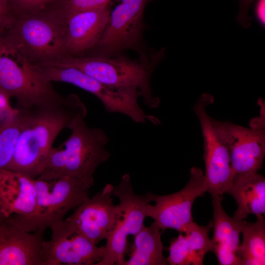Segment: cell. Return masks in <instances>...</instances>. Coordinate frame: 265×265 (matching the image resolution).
Segmentation results:
<instances>
[{"instance_id": "obj_1", "label": "cell", "mask_w": 265, "mask_h": 265, "mask_svg": "<svg viewBox=\"0 0 265 265\" xmlns=\"http://www.w3.org/2000/svg\"><path fill=\"white\" fill-rule=\"evenodd\" d=\"M20 110L25 114V122L7 169L34 180L58 134L79 116L85 117L87 110L79 96L71 94L54 104Z\"/></svg>"}, {"instance_id": "obj_2", "label": "cell", "mask_w": 265, "mask_h": 265, "mask_svg": "<svg viewBox=\"0 0 265 265\" xmlns=\"http://www.w3.org/2000/svg\"><path fill=\"white\" fill-rule=\"evenodd\" d=\"M164 50L131 59L121 54L109 56H69L48 64L77 68L109 86L138 91L143 104L149 108L159 106L160 100L153 96L151 78L156 66L163 57Z\"/></svg>"}, {"instance_id": "obj_3", "label": "cell", "mask_w": 265, "mask_h": 265, "mask_svg": "<svg viewBox=\"0 0 265 265\" xmlns=\"http://www.w3.org/2000/svg\"><path fill=\"white\" fill-rule=\"evenodd\" d=\"M36 205L28 216L12 215L7 218L21 230L32 232L38 229L51 230L59 226L66 214L89 198L94 184L84 180L43 171L34 180Z\"/></svg>"}, {"instance_id": "obj_4", "label": "cell", "mask_w": 265, "mask_h": 265, "mask_svg": "<svg viewBox=\"0 0 265 265\" xmlns=\"http://www.w3.org/2000/svg\"><path fill=\"white\" fill-rule=\"evenodd\" d=\"M85 118L79 116L69 126L71 133L62 145L65 149L53 147L40 173L51 172L81 179L94 185L96 169L110 156L106 147L109 138L102 128L89 127Z\"/></svg>"}, {"instance_id": "obj_5", "label": "cell", "mask_w": 265, "mask_h": 265, "mask_svg": "<svg viewBox=\"0 0 265 265\" xmlns=\"http://www.w3.org/2000/svg\"><path fill=\"white\" fill-rule=\"evenodd\" d=\"M3 40L32 64H50L69 57L62 24L46 10L15 16Z\"/></svg>"}, {"instance_id": "obj_6", "label": "cell", "mask_w": 265, "mask_h": 265, "mask_svg": "<svg viewBox=\"0 0 265 265\" xmlns=\"http://www.w3.org/2000/svg\"><path fill=\"white\" fill-rule=\"evenodd\" d=\"M0 89L15 97V108L23 110L55 103L64 97L52 82L37 77L29 62L4 43L0 52Z\"/></svg>"}, {"instance_id": "obj_7", "label": "cell", "mask_w": 265, "mask_h": 265, "mask_svg": "<svg viewBox=\"0 0 265 265\" xmlns=\"http://www.w3.org/2000/svg\"><path fill=\"white\" fill-rule=\"evenodd\" d=\"M106 186L110 195L118 198L120 213L106 239L105 255L96 265H124L127 238L136 235L144 226L146 207L150 201L147 193L142 195L134 193L129 174L123 175L117 186Z\"/></svg>"}, {"instance_id": "obj_8", "label": "cell", "mask_w": 265, "mask_h": 265, "mask_svg": "<svg viewBox=\"0 0 265 265\" xmlns=\"http://www.w3.org/2000/svg\"><path fill=\"white\" fill-rule=\"evenodd\" d=\"M147 0H110L109 21L96 47L87 55L109 56L124 51L141 54L144 28V12Z\"/></svg>"}, {"instance_id": "obj_9", "label": "cell", "mask_w": 265, "mask_h": 265, "mask_svg": "<svg viewBox=\"0 0 265 265\" xmlns=\"http://www.w3.org/2000/svg\"><path fill=\"white\" fill-rule=\"evenodd\" d=\"M259 103L260 115L251 121L249 127L212 118L229 150L234 180L258 172L263 166L265 156V112L264 103L261 101Z\"/></svg>"}, {"instance_id": "obj_10", "label": "cell", "mask_w": 265, "mask_h": 265, "mask_svg": "<svg viewBox=\"0 0 265 265\" xmlns=\"http://www.w3.org/2000/svg\"><path fill=\"white\" fill-rule=\"evenodd\" d=\"M213 101L212 96L203 94L194 105L193 110L198 119L203 139L205 176L208 191L211 196L227 193L234 180L228 147L215 127L207 107Z\"/></svg>"}, {"instance_id": "obj_11", "label": "cell", "mask_w": 265, "mask_h": 265, "mask_svg": "<svg viewBox=\"0 0 265 265\" xmlns=\"http://www.w3.org/2000/svg\"><path fill=\"white\" fill-rule=\"evenodd\" d=\"M208 191L204 173L198 167H192L185 187L179 191L164 195L148 192L150 202L146 207V216L152 218L161 230L174 229L183 233L193 221L192 208L195 200Z\"/></svg>"}, {"instance_id": "obj_12", "label": "cell", "mask_w": 265, "mask_h": 265, "mask_svg": "<svg viewBox=\"0 0 265 265\" xmlns=\"http://www.w3.org/2000/svg\"><path fill=\"white\" fill-rule=\"evenodd\" d=\"M30 67L34 74L44 81L69 83L92 93L108 113L126 115L133 107L134 97L131 90L106 85L77 68L31 64Z\"/></svg>"}, {"instance_id": "obj_13", "label": "cell", "mask_w": 265, "mask_h": 265, "mask_svg": "<svg viewBox=\"0 0 265 265\" xmlns=\"http://www.w3.org/2000/svg\"><path fill=\"white\" fill-rule=\"evenodd\" d=\"M112 196L106 186L78 206L64 219L61 226L71 233L83 236L97 245L106 239L114 228L119 216V205H114Z\"/></svg>"}, {"instance_id": "obj_14", "label": "cell", "mask_w": 265, "mask_h": 265, "mask_svg": "<svg viewBox=\"0 0 265 265\" xmlns=\"http://www.w3.org/2000/svg\"><path fill=\"white\" fill-rule=\"evenodd\" d=\"M109 18L108 3L104 6L70 13L59 20L69 56H83L98 45Z\"/></svg>"}, {"instance_id": "obj_15", "label": "cell", "mask_w": 265, "mask_h": 265, "mask_svg": "<svg viewBox=\"0 0 265 265\" xmlns=\"http://www.w3.org/2000/svg\"><path fill=\"white\" fill-rule=\"evenodd\" d=\"M52 231L51 239L43 243L42 265H96L105 255V246H98L60 225Z\"/></svg>"}, {"instance_id": "obj_16", "label": "cell", "mask_w": 265, "mask_h": 265, "mask_svg": "<svg viewBox=\"0 0 265 265\" xmlns=\"http://www.w3.org/2000/svg\"><path fill=\"white\" fill-rule=\"evenodd\" d=\"M45 230L24 231L6 218L0 226V265H42Z\"/></svg>"}, {"instance_id": "obj_17", "label": "cell", "mask_w": 265, "mask_h": 265, "mask_svg": "<svg viewBox=\"0 0 265 265\" xmlns=\"http://www.w3.org/2000/svg\"><path fill=\"white\" fill-rule=\"evenodd\" d=\"M213 208L212 251L220 265H240V236L245 220L229 215L222 205V196H212Z\"/></svg>"}, {"instance_id": "obj_18", "label": "cell", "mask_w": 265, "mask_h": 265, "mask_svg": "<svg viewBox=\"0 0 265 265\" xmlns=\"http://www.w3.org/2000/svg\"><path fill=\"white\" fill-rule=\"evenodd\" d=\"M36 205L34 179L10 170H0V206L6 217L30 216Z\"/></svg>"}, {"instance_id": "obj_19", "label": "cell", "mask_w": 265, "mask_h": 265, "mask_svg": "<svg viewBox=\"0 0 265 265\" xmlns=\"http://www.w3.org/2000/svg\"><path fill=\"white\" fill-rule=\"evenodd\" d=\"M227 194L237 204L233 217L245 220L251 214L256 216L265 213V178L258 172L234 180Z\"/></svg>"}, {"instance_id": "obj_20", "label": "cell", "mask_w": 265, "mask_h": 265, "mask_svg": "<svg viewBox=\"0 0 265 265\" xmlns=\"http://www.w3.org/2000/svg\"><path fill=\"white\" fill-rule=\"evenodd\" d=\"M161 229L153 222L144 226L134 236V242L129 260L124 265H166L163 254Z\"/></svg>"}, {"instance_id": "obj_21", "label": "cell", "mask_w": 265, "mask_h": 265, "mask_svg": "<svg viewBox=\"0 0 265 265\" xmlns=\"http://www.w3.org/2000/svg\"><path fill=\"white\" fill-rule=\"evenodd\" d=\"M242 240L239 246L240 265H265V219L256 215V221H244L241 228Z\"/></svg>"}, {"instance_id": "obj_22", "label": "cell", "mask_w": 265, "mask_h": 265, "mask_svg": "<svg viewBox=\"0 0 265 265\" xmlns=\"http://www.w3.org/2000/svg\"><path fill=\"white\" fill-rule=\"evenodd\" d=\"M25 119L24 112L17 109L11 118L0 126V170L7 169L12 161Z\"/></svg>"}, {"instance_id": "obj_23", "label": "cell", "mask_w": 265, "mask_h": 265, "mask_svg": "<svg viewBox=\"0 0 265 265\" xmlns=\"http://www.w3.org/2000/svg\"><path fill=\"white\" fill-rule=\"evenodd\" d=\"M212 228L211 221L205 226L199 225L192 221L184 230L183 233L187 238L190 250L192 265H203L206 254L212 251V242L209 237Z\"/></svg>"}, {"instance_id": "obj_24", "label": "cell", "mask_w": 265, "mask_h": 265, "mask_svg": "<svg viewBox=\"0 0 265 265\" xmlns=\"http://www.w3.org/2000/svg\"><path fill=\"white\" fill-rule=\"evenodd\" d=\"M110 0H57L47 10L57 19L77 11L99 8Z\"/></svg>"}, {"instance_id": "obj_25", "label": "cell", "mask_w": 265, "mask_h": 265, "mask_svg": "<svg viewBox=\"0 0 265 265\" xmlns=\"http://www.w3.org/2000/svg\"><path fill=\"white\" fill-rule=\"evenodd\" d=\"M169 254L166 261L170 265H192L189 246L186 235L180 233L171 240L168 247Z\"/></svg>"}, {"instance_id": "obj_26", "label": "cell", "mask_w": 265, "mask_h": 265, "mask_svg": "<svg viewBox=\"0 0 265 265\" xmlns=\"http://www.w3.org/2000/svg\"><path fill=\"white\" fill-rule=\"evenodd\" d=\"M57 0H8L15 16L46 10Z\"/></svg>"}, {"instance_id": "obj_27", "label": "cell", "mask_w": 265, "mask_h": 265, "mask_svg": "<svg viewBox=\"0 0 265 265\" xmlns=\"http://www.w3.org/2000/svg\"><path fill=\"white\" fill-rule=\"evenodd\" d=\"M15 16L8 0H0V34L4 36L13 23Z\"/></svg>"}, {"instance_id": "obj_28", "label": "cell", "mask_w": 265, "mask_h": 265, "mask_svg": "<svg viewBox=\"0 0 265 265\" xmlns=\"http://www.w3.org/2000/svg\"><path fill=\"white\" fill-rule=\"evenodd\" d=\"M10 97L0 89V126L11 118L17 109L13 108L10 103Z\"/></svg>"}, {"instance_id": "obj_29", "label": "cell", "mask_w": 265, "mask_h": 265, "mask_svg": "<svg viewBox=\"0 0 265 265\" xmlns=\"http://www.w3.org/2000/svg\"><path fill=\"white\" fill-rule=\"evenodd\" d=\"M255 0H238L239 8L237 20L244 27H247L250 25L251 18L248 15V10Z\"/></svg>"}, {"instance_id": "obj_30", "label": "cell", "mask_w": 265, "mask_h": 265, "mask_svg": "<svg viewBox=\"0 0 265 265\" xmlns=\"http://www.w3.org/2000/svg\"><path fill=\"white\" fill-rule=\"evenodd\" d=\"M265 0H258L255 7V13L259 21L265 24Z\"/></svg>"}, {"instance_id": "obj_31", "label": "cell", "mask_w": 265, "mask_h": 265, "mask_svg": "<svg viewBox=\"0 0 265 265\" xmlns=\"http://www.w3.org/2000/svg\"><path fill=\"white\" fill-rule=\"evenodd\" d=\"M7 217L3 213L0 206V226L4 222Z\"/></svg>"}, {"instance_id": "obj_32", "label": "cell", "mask_w": 265, "mask_h": 265, "mask_svg": "<svg viewBox=\"0 0 265 265\" xmlns=\"http://www.w3.org/2000/svg\"><path fill=\"white\" fill-rule=\"evenodd\" d=\"M3 36L0 34V52L3 47Z\"/></svg>"}]
</instances>
